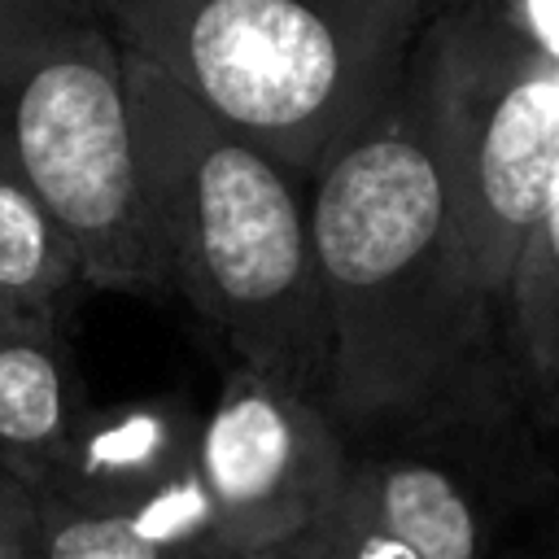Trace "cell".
<instances>
[{"label":"cell","instance_id":"10","mask_svg":"<svg viewBox=\"0 0 559 559\" xmlns=\"http://www.w3.org/2000/svg\"><path fill=\"white\" fill-rule=\"evenodd\" d=\"M87 288L79 236L22 175L0 166V310L70 319Z\"/></svg>","mask_w":559,"mask_h":559},{"label":"cell","instance_id":"14","mask_svg":"<svg viewBox=\"0 0 559 559\" xmlns=\"http://www.w3.org/2000/svg\"><path fill=\"white\" fill-rule=\"evenodd\" d=\"M511 35L559 70V0H493Z\"/></svg>","mask_w":559,"mask_h":559},{"label":"cell","instance_id":"15","mask_svg":"<svg viewBox=\"0 0 559 559\" xmlns=\"http://www.w3.org/2000/svg\"><path fill=\"white\" fill-rule=\"evenodd\" d=\"M0 559H39V515L35 489L9 476L0 502Z\"/></svg>","mask_w":559,"mask_h":559},{"label":"cell","instance_id":"17","mask_svg":"<svg viewBox=\"0 0 559 559\" xmlns=\"http://www.w3.org/2000/svg\"><path fill=\"white\" fill-rule=\"evenodd\" d=\"M4 485H9V472L0 467V502H4Z\"/></svg>","mask_w":559,"mask_h":559},{"label":"cell","instance_id":"8","mask_svg":"<svg viewBox=\"0 0 559 559\" xmlns=\"http://www.w3.org/2000/svg\"><path fill=\"white\" fill-rule=\"evenodd\" d=\"M87 411L66 319L0 310V467L39 489Z\"/></svg>","mask_w":559,"mask_h":559},{"label":"cell","instance_id":"6","mask_svg":"<svg viewBox=\"0 0 559 559\" xmlns=\"http://www.w3.org/2000/svg\"><path fill=\"white\" fill-rule=\"evenodd\" d=\"M349 459L341 424L319 397L231 362L197 441L223 555L240 559L314 524L341 493Z\"/></svg>","mask_w":559,"mask_h":559},{"label":"cell","instance_id":"9","mask_svg":"<svg viewBox=\"0 0 559 559\" xmlns=\"http://www.w3.org/2000/svg\"><path fill=\"white\" fill-rule=\"evenodd\" d=\"M502 345L515 402L533 419L559 424V175L511 271Z\"/></svg>","mask_w":559,"mask_h":559},{"label":"cell","instance_id":"18","mask_svg":"<svg viewBox=\"0 0 559 559\" xmlns=\"http://www.w3.org/2000/svg\"><path fill=\"white\" fill-rule=\"evenodd\" d=\"M555 559H559V555H555Z\"/></svg>","mask_w":559,"mask_h":559},{"label":"cell","instance_id":"5","mask_svg":"<svg viewBox=\"0 0 559 559\" xmlns=\"http://www.w3.org/2000/svg\"><path fill=\"white\" fill-rule=\"evenodd\" d=\"M411 83L472 275L502 323L515 258L559 175V70L511 35L493 0H437Z\"/></svg>","mask_w":559,"mask_h":559},{"label":"cell","instance_id":"3","mask_svg":"<svg viewBox=\"0 0 559 559\" xmlns=\"http://www.w3.org/2000/svg\"><path fill=\"white\" fill-rule=\"evenodd\" d=\"M127 52L301 179L402 92L437 0H100Z\"/></svg>","mask_w":559,"mask_h":559},{"label":"cell","instance_id":"7","mask_svg":"<svg viewBox=\"0 0 559 559\" xmlns=\"http://www.w3.org/2000/svg\"><path fill=\"white\" fill-rule=\"evenodd\" d=\"M201 415L183 397L92 406L61 463L35 489L83 511H122L197 463Z\"/></svg>","mask_w":559,"mask_h":559},{"label":"cell","instance_id":"2","mask_svg":"<svg viewBox=\"0 0 559 559\" xmlns=\"http://www.w3.org/2000/svg\"><path fill=\"white\" fill-rule=\"evenodd\" d=\"M127 114L166 288L236 362L328 406L332 319L314 183L135 52H127Z\"/></svg>","mask_w":559,"mask_h":559},{"label":"cell","instance_id":"13","mask_svg":"<svg viewBox=\"0 0 559 559\" xmlns=\"http://www.w3.org/2000/svg\"><path fill=\"white\" fill-rule=\"evenodd\" d=\"M319 528H323V542H328L332 559H424L406 537H397L358 498V489L349 480L341 485V493L332 498V507L319 515Z\"/></svg>","mask_w":559,"mask_h":559},{"label":"cell","instance_id":"11","mask_svg":"<svg viewBox=\"0 0 559 559\" xmlns=\"http://www.w3.org/2000/svg\"><path fill=\"white\" fill-rule=\"evenodd\" d=\"M358 498L424 559H480L485 528L472 493L437 463L411 454L349 459L345 476Z\"/></svg>","mask_w":559,"mask_h":559},{"label":"cell","instance_id":"16","mask_svg":"<svg viewBox=\"0 0 559 559\" xmlns=\"http://www.w3.org/2000/svg\"><path fill=\"white\" fill-rule=\"evenodd\" d=\"M240 559H332V550H328L323 528L314 520V524H306V528H297V533H288V537H280V542H271L262 550L240 555Z\"/></svg>","mask_w":559,"mask_h":559},{"label":"cell","instance_id":"12","mask_svg":"<svg viewBox=\"0 0 559 559\" xmlns=\"http://www.w3.org/2000/svg\"><path fill=\"white\" fill-rule=\"evenodd\" d=\"M35 515H39V559H210L157 533L135 507L83 511L35 493Z\"/></svg>","mask_w":559,"mask_h":559},{"label":"cell","instance_id":"4","mask_svg":"<svg viewBox=\"0 0 559 559\" xmlns=\"http://www.w3.org/2000/svg\"><path fill=\"white\" fill-rule=\"evenodd\" d=\"M0 166L66 218L92 288H166L135 175L127 52L100 0H0Z\"/></svg>","mask_w":559,"mask_h":559},{"label":"cell","instance_id":"1","mask_svg":"<svg viewBox=\"0 0 559 559\" xmlns=\"http://www.w3.org/2000/svg\"><path fill=\"white\" fill-rule=\"evenodd\" d=\"M341 428L502 424L515 406L502 323L459 240L445 170L406 74L384 114L314 179Z\"/></svg>","mask_w":559,"mask_h":559}]
</instances>
